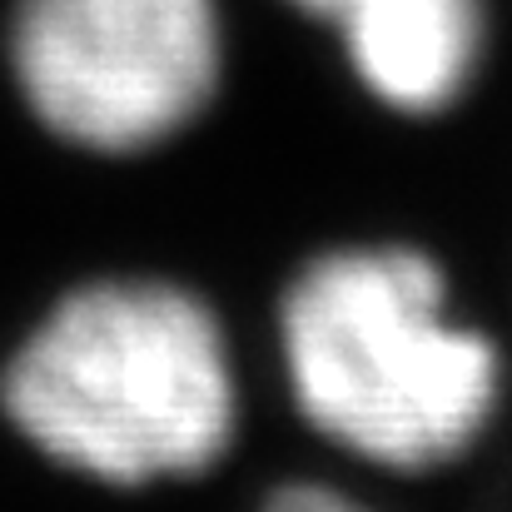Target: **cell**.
<instances>
[{"mask_svg":"<svg viewBox=\"0 0 512 512\" xmlns=\"http://www.w3.org/2000/svg\"><path fill=\"white\" fill-rule=\"evenodd\" d=\"M304 418L383 468L458 458L498 393L493 343L443 319V279L413 249L329 254L284 299Z\"/></svg>","mask_w":512,"mask_h":512,"instance_id":"obj_2","label":"cell"},{"mask_svg":"<svg viewBox=\"0 0 512 512\" xmlns=\"http://www.w3.org/2000/svg\"><path fill=\"white\" fill-rule=\"evenodd\" d=\"M348 55L398 110H443L478 65V0H348Z\"/></svg>","mask_w":512,"mask_h":512,"instance_id":"obj_4","label":"cell"},{"mask_svg":"<svg viewBox=\"0 0 512 512\" xmlns=\"http://www.w3.org/2000/svg\"><path fill=\"white\" fill-rule=\"evenodd\" d=\"M264 512H368V508L348 503V498H343V493H334V488L299 483V488H284V493H274Z\"/></svg>","mask_w":512,"mask_h":512,"instance_id":"obj_5","label":"cell"},{"mask_svg":"<svg viewBox=\"0 0 512 512\" xmlns=\"http://www.w3.org/2000/svg\"><path fill=\"white\" fill-rule=\"evenodd\" d=\"M299 5H309V10H319V15H343L348 0H299Z\"/></svg>","mask_w":512,"mask_h":512,"instance_id":"obj_6","label":"cell"},{"mask_svg":"<svg viewBox=\"0 0 512 512\" xmlns=\"http://www.w3.org/2000/svg\"><path fill=\"white\" fill-rule=\"evenodd\" d=\"M0 398L40 453L120 488L204 473L234 438L219 324L170 284L65 299L15 353Z\"/></svg>","mask_w":512,"mask_h":512,"instance_id":"obj_1","label":"cell"},{"mask_svg":"<svg viewBox=\"0 0 512 512\" xmlns=\"http://www.w3.org/2000/svg\"><path fill=\"white\" fill-rule=\"evenodd\" d=\"M15 75L30 110L90 150H145L189 125L219 80L209 0H25Z\"/></svg>","mask_w":512,"mask_h":512,"instance_id":"obj_3","label":"cell"}]
</instances>
